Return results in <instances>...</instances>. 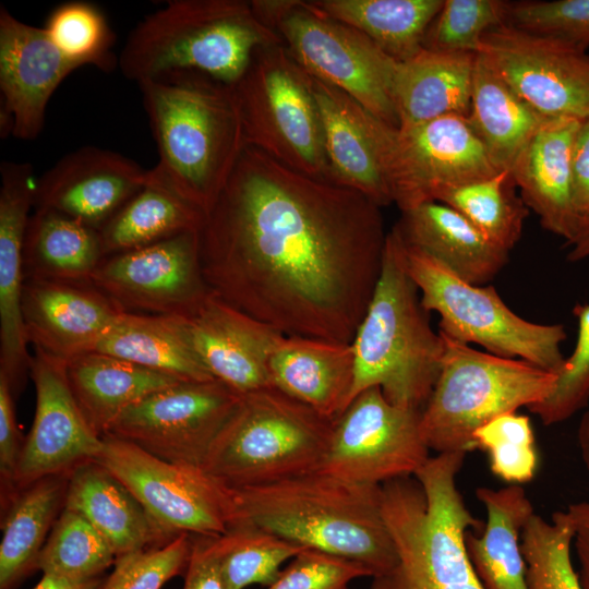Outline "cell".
<instances>
[{
  "label": "cell",
  "mask_w": 589,
  "mask_h": 589,
  "mask_svg": "<svg viewBox=\"0 0 589 589\" xmlns=\"http://www.w3.org/2000/svg\"><path fill=\"white\" fill-rule=\"evenodd\" d=\"M565 245L569 248L567 261L578 262L589 256V216L580 219L577 233Z\"/></svg>",
  "instance_id": "53"
},
{
  "label": "cell",
  "mask_w": 589,
  "mask_h": 589,
  "mask_svg": "<svg viewBox=\"0 0 589 589\" xmlns=\"http://www.w3.org/2000/svg\"><path fill=\"white\" fill-rule=\"evenodd\" d=\"M573 540L566 510L550 521L537 513L530 517L520 537L528 589H584L572 561Z\"/></svg>",
  "instance_id": "41"
},
{
  "label": "cell",
  "mask_w": 589,
  "mask_h": 589,
  "mask_svg": "<svg viewBox=\"0 0 589 589\" xmlns=\"http://www.w3.org/2000/svg\"><path fill=\"white\" fill-rule=\"evenodd\" d=\"M277 44L280 36L255 16L250 1L172 0L131 31L118 67L137 84L193 72L233 86L256 49Z\"/></svg>",
  "instance_id": "6"
},
{
  "label": "cell",
  "mask_w": 589,
  "mask_h": 589,
  "mask_svg": "<svg viewBox=\"0 0 589 589\" xmlns=\"http://www.w3.org/2000/svg\"><path fill=\"white\" fill-rule=\"evenodd\" d=\"M573 202L577 214L589 216V117L581 120L570 152Z\"/></svg>",
  "instance_id": "51"
},
{
  "label": "cell",
  "mask_w": 589,
  "mask_h": 589,
  "mask_svg": "<svg viewBox=\"0 0 589 589\" xmlns=\"http://www.w3.org/2000/svg\"><path fill=\"white\" fill-rule=\"evenodd\" d=\"M476 496L486 521L465 537L468 558L483 589H528L526 562L520 548L525 525L534 508L520 484L501 489L481 486Z\"/></svg>",
  "instance_id": "29"
},
{
  "label": "cell",
  "mask_w": 589,
  "mask_h": 589,
  "mask_svg": "<svg viewBox=\"0 0 589 589\" xmlns=\"http://www.w3.org/2000/svg\"><path fill=\"white\" fill-rule=\"evenodd\" d=\"M241 397L215 378L182 381L128 407L106 435L176 465L202 467Z\"/></svg>",
  "instance_id": "15"
},
{
  "label": "cell",
  "mask_w": 589,
  "mask_h": 589,
  "mask_svg": "<svg viewBox=\"0 0 589 589\" xmlns=\"http://www.w3.org/2000/svg\"><path fill=\"white\" fill-rule=\"evenodd\" d=\"M509 170H501L480 181L447 189L436 202L460 213L485 238L510 251L519 241L529 208L516 193Z\"/></svg>",
  "instance_id": "38"
},
{
  "label": "cell",
  "mask_w": 589,
  "mask_h": 589,
  "mask_svg": "<svg viewBox=\"0 0 589 589\" xmlns=\"http://www.w3.org/2000/svg\"><path fill=\"white\" fill-rule=\"evenodd\" d=\"M118 478L169 537H216L230 526V490L201 467L163 460L136 445L105 435L95 459Z\"/></svg>",
  "instance_id": "13"
},
{
  "label": "cell",
  "mask_w": 589,
  "mask_h": 589,
  "mask_svg": "<svg viewBox=\"0 0 589 589\" xmlns=\"http://www.w3.org/2000/svg\"><path fill=\"white\" fill-rule=\"evenodd\" d=\"M0 175V374L16 395L32 361L21 304L23 248L37 179L31 163L2 161Z\"/></svg>",
  "instance_id": "20"
},
{
  "label": "cell",
  "mask_w": 589,
  "mask_h": 589,
  "mask_svg": "<svg viewBox=\"0 0 589 589\" xmlns=\"http://www.w3.org/2000/svg\"><path fill=\"white\" fill-rule=\"evenodd\" d=\"M104 259L97 229L51 211H35L29 217L23 248L25 280L89 283Z\"/></svg>",
  "instance_id": "35"
},
{
  "label": "cell",
  "mask_w": 589,
  "mask_h": 589,
  "mask_svg": "<svg viewBox=\"0 0 589 589\" xmlns=\"http://www.w3.org/2000/svg\"><path fill=\"white\" fill-rule=\"evenodd\" d=\"M478 53L544 117L577 120L589 117L586 51L505 23L482 36Z\"/></svg>",
  "instance_id": "16"
},
{
  "label": "cell",
  "mask_w": 589,
  "mask_h": 589,
  "mask_svg": "<svg viewBox=\"0 0 589 589\" xmlns=\"http://www.w3.org/2000/svg\"><path fill=\"white\" fill-rule=\"evenodd\" d=\"M44 29L55 46L79 67L89 64L108 72L118 65L112 51L115 33L95 4L62 3L49 15Z\"/></svg>",
  "instance_id": "42"
},
{
  "label": "cell",
  "mask_w": 589,
  "mask_h": 589,
  "mask_svg": "<svg viewBox=\"0 0 589 589\" xmlns=\"http://www.w3.org/2000/svg\"><path fill=\"white\" fill-rule=\"evenodd\" d=\"M318 12L369 37L397 62L423 49L426 32L444 0H312Z\"/></svg>",
  "instance_id": "37"
},
{
  "label": "cell",
  "mask_w": 589,
  "mask_h": 589,
  "mask_svg": "<svg viewBox=\"0 0 589 589\" xmlns=\"http://www.w3.org/2000/svg\"><path fill=\"white\" fill-rule=\"evenodd\" d=\"M476 56L423 48L414 57L397 62L393 99L399 127L449 115L468 118Z\"/></svg>",
  "instance_id": "30"
},
{
  "label": "cell",
  "mask_w": 589,
  "mask_h": 589,
  "mask_svg": "<svg viewBox=\"0 0 589 589\" xmlns=\"http://www.w3.org/2000/svg\"><path fill=\"white\" fill-rule=\"evenodd\" d=\"M577 442L582 464L589 473V407L579 421Z\"/></svg>",
  "instance_id": "55"
},
{
  "label": "cell",
  "mask_w": 589,
  "mask_h": 589,
  "mask_svg": "<svg viewBox=\"0 0 589 589\" xmlns=\"http://www.w3.org/2000/svg\"><path fill=\"white\" fill-rule=\"evenodd\" d=\"M393 228L407 247L471 285H488L508 262V251L491 242L460 213L441 202L402 211Z\"/></svg>",
  "instance_id": "25"
},
{
  "label": "cell",
  "mask_w": 589,
  "mask_h": 589,
  "mask_svg": "<svg viewBox=\"0 0 589 589\" xmlns=\"http://www.w3.org/2000/svg\"><path fill=\"white\" fill-rule=\"evenodd\" d=\"M574 527L573 546L579 563V579L589 589V498L573 503L565 509Z\"/></svg>",
  "instance_id": "52"
},
{
  "label": "cell",
  "mask_w": 589,
  "mask_h": 589,
  "mask_svg": "<svg viewBox=\"0 0 589 589\" xmlns=\"http://www.w3.org/2000/svg\"><path fill=\"white\" fill-rule=\"evenodd\" d=\"M184 318L193 347L215 380L240 395L274 387L268 363L283 334L213 291Z\"/></svg>",
  "instance_id": "21"
},
{
  "label": "cell",
  "mask_w": 589,
  "mask_h": 589,
  "mask_svg": "<svg viewBox=\"0 0 589 589\" xmlns=\"http://www.w3.org/2000/svg\"><path fill=\"white\" fill-rule=\"evenodd\" d=\"M89 283L125 312L188 317L211 292L199 231L106 256Z\"/></svg>",
  "instance_id": "17"
},
{
  "label": "cell",
  "mask_w": 589,
  "mask_h": 589,
  "mask_svg": "<svg viewBox=\"0 0 589 589\" xmlns=\"http://www.w3.org/2000/svg\"><path fill=\"white\" fill-rule=\"evenodd\" d=\"M309 83L322 121L332 182L362 193L380 207L388 206L393 201L370 135V112L310 74Z\"/></svg>",
  "instance_id": "27"
},
{
  "label": "cell",
  "mask_w": 589,
  "mask_h": 589,
  "mask_svg": "<svg viewBox=\"0 0 589 589\" xmlns=\"http://www.w3.org/2000/svg\"><path fill=\"white\" fill-rule=\"evenodd\" d=\"M69 477L41 478L1 507L0 589H15L37 570L39 554L64 508Z\"/></svg>",
  "instance_id": "34"
},
{
  "label": "cell",
  "mask_w": 589,
  "mask_h": 589,
  "mask_svg": "<svg viewBox=\"0 0 589 589\" xmlns=\"http://www.w3.org/2000/svg\"><path fill=\"white\" fill-rule=\"evenodd\" d=\"M216 537L196 536L193 539L182 589H227Z\"/></svg>",
  "instance_id": "50"
},
{
  "label": "cell",
  "mask_w": 589,
  "mask_h": 589,
  "mask_svg": "<svg viewBox=\"0 0 589 589\" xmlns=\"http://www.w3.org/2000/svg\"><path fill=\"white\" fill-rule=\"evenodd\" d=\"M192 534L181 533L167 543L116 558L113 569L98 589H161L187 569Z\"/></svg>",
  "instance_id": "46"
},
{
  "label": "cell",
  "mask_w": 589,
  "mask_h": 589,
  "mask_svg": "<svg viewBox=\"0 0 589 589\" xmlns=\"http://www.w3.org/2000/svg\"><path fill=\"white\" fill-rule=\"evenodd\" d=\"M92 351L109 354L182 381L214 377L197 356L184 317L122 312Z\"/></svg>",
  "instance_id": "32"
},
{
  "label": "cell",
  "mask_w": 589,
  "mask_h": 589,
  "mask_svg": "<svg viewBox=\"0 0 589 589\" xmlns=\"http://www.w3.org/2000/svg\"><path fill=\"white\" fill-rule=\"evenodd\" d=\"M64 508L85 518L117 557L172 539L132 492L96 460L82 464L70 473Z\"/></svg>",
  "instance_id": "28"
},
{
  "label": "cell",
  "mask_w": 589,
  "mask_h": 589,
  "mask_svg": "<svg viewBox=\"0 0 589 589\" xmlns=\"http://www.w3.org/2000/svg\"><path fill=\"white\" fill-rule=\"evenodd\" d=\"M205 214L147 170L146 182L99 229L106 256L199 231Z\"/></svg>",
  "instance_id": "36"
},
{
  "label": "cell",
  "mask_w": 589,
  "mask_h": 589,
  "mask_svg": "<svg viewBox=\"0 0 589 589\" xmlns=\"http://www.w3.org/2000/svg\"><path fill=\"white\" fill-rule=\"evenodd\" d=\"M137 85L159 156L149 172L206 215L247 146L232 86L193 72Z\"/></svg>",
  "instance_id": "3"
},
{
  "label": "cell",
  "mask_w": 589,
  "mask_h": 589,
  "mask_svg": "<svg viewBox=\"0 0 589 589\" xmlns=\"http://www.w3.org/2000/svg\"><path fill=\"white\" fill-rule=\"evenodd\" d=\"M354 375L349 404L378 387L398 407L422 411L441 371L445 342L407 272L393 228L386 237L381 275L351 341Z\"/></svg>",
  "instance_id": "5"
},
{
  "label": "cell",
  "mask_w": 589,
  "mask_h": 589,
  "mask_svg": "<svg viewBox=\"0 0 589 589\" xmlns=\"http://www.w3.org/2000/svg\"><path fill=\"white\" fill-rule=\"evenodd\" d=\"M64 374L83 417L100 437L108 433L128 407L182 382L172 375L97 351L83 352L67 360Z\"/></svg>",
  "instance_id": "31"
},
{
  "label": "cell",
  "mask_w": 589,
  "mask_h": 589,
  "mask_svg": "<svg viewBox=\"0 0 589 589\" xmlns=\"http://www.w3.org/2000/svg\"><path fill=\"white\" fill-rule=\"evenodd\" d=\"M381 208L245 146L199 230L204 280L283 335L350 344L382 271Z\"/></svg>",
  "instance_id": "1"
},
{
  "label": "cell",
  "mask_w": 589,
  "mask_h": 589,
  "mask_svg": "<svg viewBox=\"0 0 589 589\" xmlns=\"http://www.w3.org/2000/svg\"><path fill=\"white\" fill-rule=\"evenodd\" d=\"M400 242L422 305L440 315V333L459 342L482 346L492 354L521 359L558 373L565 361L561 346L567 335L563 325L533 323L517 315L494 287L471 285Z\"/></svg>",
  "instance_id": "11"
},
{
  "label": "cell",
  "mask_w": 589,
  "mask_h": 589,
  "mask_svg": "<svg viewBox=\"0 0 589 589\" xmlns=\"http://www.w3.org/2000/svg\"><path fill=\"white\" fill-rule=\"evenodd\" d=\"M117 556L81 515L63 508L39 554L37 570L70 581L99 578Z\"/></svg>",
  "instance_id": "39"
},
{
  "label": "cell",
  "mask_w": 589,
  "mask_h": 589,
  "mask_svg": "<svg viewBox=\"0 0 589 589\" xmlns=\"http://www.w3.org/2000/svg\"><path fill=\"white\" fill-rule=\"evenodd\" d=\"M273 386L336 420L350 400L354 357L350 344L283 335L271 358Z\"/></svg>",
  "instance_id": "26"
},
{
  "label": "cell",
  "mask_w": 589,
  "mask_h": 589,
  "mask_svg": "<svg viewBox=\"0 0 589 589\" xmlns=\"http://www.w3.org/2000/svg\"><path fill=\"white\" fill-rule=\"evenodd\" d=\"M220 568L227 589L271 586L280 566L302 548L248 524H237L216 537Z\"/></svg>",
  "instance_id": "40"
},
{
  "label": "cell",
  "mask_w": 589,
  "mask_h": 589,
  "mask_svg": "<svg viewBox=\"0 0 589 589\" xmlns=\"http://www.w3.org/2000/svg\"><path fill=\"white\" fill-rule=\"evenodd\" d=\"M573 313L578 323L575 348L550 395L528 407L544 425L561 423L589 404V303L577 304Z\"/></svg>",
  "instance_id": "45"
},
{
  "label": "cell",
  "mask_w": 589,
  "mask_h": 589,
  "mask_svg": "<svg viewBox=\"0 0 589 589\" xmlns=\"http://www.w3.org/2000/svg\"><path fill=\"white\" fill-rule=\"evenodd\" d=\"M77 68L44 28L22 22L0 7L1 108L13 117L14 137L28 141L40 134L51 95Z\"/></svg>",
  "instance_id": "22"
},
{
  "label": "cell",
  "mask_w": 589,
  "mask_h": 589,
  "mask_svg": "<svg viewBox=\"0 0 589 589\" xmlns=\"http://www.w3.org/2000/svg\"><path fill=\"white\" fill-rule=\"evenodd\" d=\"M508 5L501 0H444L426 32L423 48L478 53L482 36L506 23Z\"/></svg>",
  "instance_id": "44"
},
{
  "label": "cell",
  "mask_w": 589,
  "mask_h": 589,
  "mask_svg": "<svg viewBox=\"0 0 589 589\" xmlns=\"http://www.w3.org/2000/svg\"><path fill=\"white\" fill-rule=\"evenodd\" d=\"M14 394L0 374V478L1 507L15 494L14 479L22 449L14 410Z\"/></svg>",
  "instance_id": "49"
},
{
  "label": "cell",
  "mask_w": 589,
  "mask_h": 589,
  "mask_svg": "<svg viewBox=\"0 0 589 589\" xmlns=\"http://www.w3.org/2000/svg\"><path fill=\"white\" fill-rule=\"evenodd\" d=\"M368 124L392 201L400 212L500 171L466 117L449 115L395 128L370 113Z\"/></svg>",
  "instance_id": "12"
},
{
  "label": "cell",
  "mask_w": 589,
  "mask_h": 589,
  "mask_svg": "<svg viewBox=\"0 0 589 589\" xmlns=\"http://www.w3.org/2000/svg\"><path fill=\"white\" fill-rule=\"evenodd\" d=\"M420 418L421 411L393 405L378 387L363 390L335 420L317 471L369 485L413 477L431 457Z\"/></svg>",
  "instance_id": "14"
},
{
  "label": "cell",
  "mask_w": 589,
  "mask_h": 589,
  "mask_svg": "<svg viewBox=\"0 0 589 589\" xmlns=\"http://www.w3.org/2000/svg\"><path fill=\"white\" fill-rule=\"evenodd\" d=\"M445 351L420 430L436 454L476 449L473 433L493 418L542 401L557 374L521 359L480 351L444 334Z\"/></svg>",
  "instance_id": "8"
},
{
  "label": "cell",
  "mask_w": 589,
  "mask_h": 589,
  "mask_svg": "<svg viewBox=\"0 0 589 589\" xmlns=\"http://www.w3.org/2000/svg\"><path fill=\"white\" fill-rule=\"evenodd\" d=\"M101 581V577L86 581H70L43 575L41 579L33 589H98Z\"/></svg>",
  "instance_id": "54"
},
{
  "label": "cell",
  "mask_w": 589,
  "mask_h": 589,
  "mask_svg": "<svg viewBox=\"0 0 589 589\" xmlns=\"http://www.w3.org/2000/svg\"><path fill=\"white\" fill-rule=\"evenodd\" d=\"M22 317L28 344L67 361L92 351L124 310L91 283L26 279Z\"/></svg>",
  "instance_id": "23"
},
{
  "label": "cell",
  "mask_w": 589,
  "mask_h": 589,
  "mask_svg": "<svg viewBox=\"0 0 589 589\" xmlns=\"http://www.w3.org/2000/svg\"><path fill=\"white\" fill-rule=\"evenodd\" d=\"M147 170L109 149L84 146L36 181L35 211H51L99 229L146 182Z\"/></svg>",
  "instance_id": "19"
},
{
  "label": "cell",
  "mask_w": 589,
  "mask_h": 589,
  "mask_svg": "<svg viewBox=\"0 0 589 589\" xmlns=\"http://www.w3.org/2000/svg\"><path fill=\"white\" fill-rule=\"evenodd\" d=\"M255 16L274 29L298 64L398 128L393 99L397 61L358 29L324 15L309 1L253 0Z\"/></svg>",
  "instance_id": "10"
},
{
  "label": "cell",
  "mask_w": 589,
  "mask_h": 589,
  "mask_svg": "<svg viewBox=\"0 0 589 589\" xmlns=\"http://www.w3.org/2000/svg\"><path fill=\"white\" fill-rule=\"evenodd\" d=\"M581 120H549L529 141L510 172L520 197L541 226L569 242L579 228L572 191L570 152Z\"/></svg>",
  "instance_id": "24"
},
{
  "label": "cell",
  "mask_w": 589,
  "mask_h": 589,
  "mask_svg": "<svg viewBox=\"0 0 589 589\" xmlns=\"http://www.w3.org/2000/svg\"><path fill=\"white\" fill-rule=\"evenodd\" d=\"M34 350L29 375L36 408L16 467L15 493L41 478L71 473L80 465L95 460L101 449V437L92 430L72 396L64 362Z\"/></svg>",
  "instance_id": "18"
},
{
  "label": "cell",
  "mask_w": 589,
  "mask_h": 589,
  "mask_svg": "<svg viewBox=\"0 0 589 589\" xmlns=\"http://www.w3.org/2000/svg\"><path fill=\"white\" fill-rule=\"evenodd\" d=\"M474 448L488 454L491 471L510 484L531 481L538 453L530 419L517 412L497 416L473 433Z\"/></svg>",
  "instance_id": "43"
},
{
  "label": "cell",
  "mask_w": 589,
  "mask_h": 589,
  "mask_svg": "<svg viewBox=\"0 0 589 589\" xmlns=\"http://www.w3.org/2000/svg\"><path fill=\"white\" fill-rule=\"evenodd\" d=\"M468 121L497 170H512L533 135L551 119L522 99L477 53Z\"/></svg>",
  "instance_id": "33"
},
{
  "label": "cell",
  "mask_w": 589,
  "mask_h": 589,
  "mask_svg": "<svg viewBox=\"0 0 589 589\" xmlns=\"http://www.w3.org/2000/svg\"><path fill=\"white\" fill-rule=\"evenodd\" d=\"M361 577H372V573L356 561L302 549L266 589H351L349 584Z\"/></svg>",
  "instance_id": "48"
},
{
  "label": "cell",
  "mask_w": 589,
  "mask_h": 589,
  "mask_svg": "<svg viewBox=\"0 0 589 589\" xmlns=\"http://www.w3.org/2000/svg\"><path fill=\"white\" fill-rule=\"evenodd\" d=\"M334 423L276 387L244 394L201 468L232 489L317 471Z\"/></svg>",
  "instance_id": "7"
},
{
  "label": "cell",
  "mask_w": 589,
  "mask_h": 589,
  "mask_svg": "<svg viewBox=\"0 0 589 589\" xmlns=\"http://www.w3.org/2000/svg\"><path fill=\"white\" fill-rule=\"evenodd\" d=\"M232 89L247 146L296 171L332 182L309 74L284 44L256 49Z\"/></svg>",
  "instance_id": "9"
},
{
  "label": "cell",
  "mask_w": 589,
  "mask_h": 589,
  "mask_svg": "<svg viewBox=\"0 0 589 589\" xmlns=\"http://www.w3.org/2000/svg\"><path fill=\"white\" fill-rule=\"evenodd\" d=\"M506 24L586 51L589 46V0L509 2Z\"/></svg>",
  "instance_id": "47"
},
{
  "label": "cell",
  "mask_w": 589,
  "mask_h": 589,
  "mask_svg": "<svg viewBox=\"0 0 589 589\" xmlns=\"http://www.w3.org/2000/svg\"><path fill=\"white\" fill-rule=\"evenodd\" d=\"M466 453L431 456L413 477L381 485L385 524L397 562L369 589H483L465 537L484 524L468 509L457 485Z\"/></svg>",
  "instance_id": "4"
},
{
  "label": "cell",
  "mask_w": 589,
  "mask_h": 589,
  "mask_svg": "<svg viewBox=\"0 0 589 589\" xmlns=\"http://www.w3.org/2000/svg\"><path fill=\"white\" fill-rule=\"evenodd\" d=\"M229 490V528L252 525L302 549L356 561L372 573V578L388 572L397 562L396 546L382 514L381 485L353 483L314 471Z\"/></svg>",
  "instance_id": "2"
}]
</instances>
